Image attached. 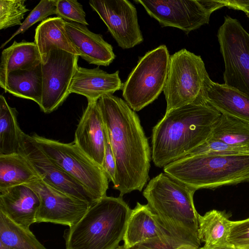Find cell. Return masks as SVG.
Instances as JSON below:
<instances>
[{"label":"cell","instance_id":"38","mask_svg":"<svg viewBox=\"0 0 249 249\" xmlns=\"http://www.w3.org/2000/svg\"><path fill=\"white\" fill-rule=\"evenodd\" d=\"M117 249H123L122 246H119Z\"/></svg>","mask_w":249,"mask_h":249},{"label":"cell","instance_id":"32","mask_svg":"<svg viewBox=\"0 0 249 249\" xmlns=\"http://www.w3.org/2000/svg\"><path fill=\"white\" fill-rule=\"evenodd\" d=\"M56 15L66 21L89 25L82 5L77 0H57Z\"/></svg>","mask_w":249,"mask_h":249},{"label":"cell","instance_id":"9","mask_svg":"<svg viewBox=\"0 0 249 249\" xmlns=\"http://www.w3.org/2000/svg\"><path fill=\"white\" fill-rule=\"evenodd\" d=\"M217 36L224 84L249 96V34L237 19L227 16Z\"/></svg>","mask_w":249,"mask_h":249},{"label":"cell","instance_id":"13","mask_svg":"<svg viewBox=\"0 0 249 249\" xmlns=\"http://www.w3.org/2000/svg\"><path fill=\"white\" fill-rule=\"evenodd\" d=\"M162 27L178 28L186 34L208 24L211 13L203 0H134Z\"/></svg>","mask_w":249,"mask_h":249},{"label":"cell","instance_id":"8","mask_svg":"<svg viewBox=\"0 0 249 249\" xmlns=\"http://www.w3.org/2000/svg\"><path fill=\"white\" fill-rule=\"evenodd\" d=\"M31 137L49 159L98 199L107 196L108 179L102 167L84 153L74 142L63 143L36 134Z\"/></svg>","mask_w":249,"mask_h":249},{"label":"cell","instance_id":"11","mask_svg":"<svg viewBox=\"0 0 249 249\" xmlns=\"http://www.w3.org/2000/svg\"><path fill=\"white\" fill-rule=\"evenodd\" d=\"M79 56L64 50H54L46 63L42 64V98L39 107L44 113L56 110L70 94Z\"/></svg>","mask_w":249,"mask_h":249},{"label":"cell","instance_id":"10","mask_svg":"<svg viewBox=\"0 0 249 249\" xmlns=\"http://www.w3.org/2000/svg\"><path fill=\"white\" fill-rule=\"evenodd\" d=\"M19 152L26 159L38 176L52 187L90 205L98 199L84 186L53 162L22 131Z\"/></svg>","mask_w":249,"mask_h":249},{"label":"cell","instance_id":"2","mask_svg":"<svg viewBox=\"0 0 249 249\" xmlns=\"http://www.w3.org/2000/svg\"><path fill=\"white\" fill-rule=\"evenodd\" d=\"M195 189L166 173L152 178L142 192L165 244L198 248V215L194 203Z\"/></svg>","mask_w":249,"mask_h":249},{"label":"cell","instance_id":"24","mask_svg":"<svg viewBox=\"0 0 249 249\" xmlns=\"http://www.w3.org/2000/svg\"><path fill=\"white\" fill-rule=\"evenodd\" d=\"M3 89L15 96L33 100L40 106L42 98V63L9 73Z\"/></svg>","mask_w":249,"mask_h":249},{"label":"cell","instance_id":"35","mask_svg":"<svg viewBox=\"0 0 249 249\" xmlns=\"http://www.w3.org/2000/svg\"><path fill=\"white\" fill-rule=\"evenodd\" d=\"M124 249V248H123ZM128 249H171L159 237L147 239Z\"/></svg>","mask_w":249,"mask_h":249},{"label":"cell","instance_id":"28","mask_svg":"<svg viewBox=\"0 0 249 249\" xmlns=\"http://www.w3.org/2000/svg\"><path fill=\"white\" fill-rule=\"evenodd\" d=\"M210 138L232 145L249 147V124L221 114L213 125Z\"/></svg>","mask_w":249,"mask_h":249},{"label":"cell","instance_id":"5","mask_svg":"<svg viewBox=\"0 0 249 249\" xmlns=\"http://www.w3.org/2000/svg\"><path fill=\"white\" fill-rule=\"evenodd\" d=\"M163 171L196 190L236 185L249 182V154L185 156Z\"/></svg>","mask_w":249,"mask_h":249},{"label":"cell","instance_id":"25","mask_svg":"<svg viewBox=\"0 0 249 249\" xmlns=\"http://www.w3.org/2000/svg\"><path fill=\"white\" fill-rule=\"evenodd\" d=\"M39 178L20 152L0 155V190L28 183Z\"/></svg>","mask_w":249,"mask_h":249},{"label":"cell","instance_id":"15","mask_svg":"<svg viewBox=\"0 0 249 249\" xmlns=\"http://www.w3.org/2000/svg\"><path fill=\"white\" fill-rule=\"evenodd\" d=\"M107 130L97 104L88 101L75 132L74 142L92 160L102 167Z\"/></svg>","mask_w":249,"mask_h":249},{"label":"cell","instance_id":"22","mask_svg":"<svg viewBox=\"0 0 249 249\" xmlns=\"http://www.w3.org/2000/svg\"><path fill=\"white\" fill-rule=\"evenodd\" d=\"M156 237H159L168 246L148 205L137 202L127 221L122 248L128 249L147 239Z\"/></svg>","mask_w":249,"mask_h":249},{"label":"cell","instance_id":"34","mask_svg":"<svg viewBox=\"0 0 249 249\" xmlns=\"http://www.w3.org/2000/svg\"><path fill=\"white\" fill-rule=\"evenodd\" d=\"M102 168L109 180L114 184L116 174V163L107 133L106 139L105 155Z\"/></svg>","mask_w":249,"mask_h":249},{"label":"cell","instance_id":"40","mask_svg":"<svg viewBox=\"0 0 249 249\" xmlns=\"http://www.w3.org/2000/svg\"><path fill=\"white\" fill-rule=\"evenodd\" d=\"M247 16H248V17L249 18V13L247 15Z\"/></svg>","mask_w":249,"mask_h":249},{"label":"cell","instance_id":"6","mask_svg":"<svg viewBox=\"0 0 249 249\" xmlns=\"http://www.w3.org/2000/svg\"><path fill=\"white\" fill-rule=\"evenodd\" d=\"M209 78L200 56L186 49L170 55L163 89L167 103L166 112L188 104L205 103L203 94Z\"/></svg>","mask_w":249,"mask_h":249},{"label":"cell","instance_id":"14","mask_svg":"<svg viewBox=\"0 0 249 249\" xmlns=\"http://www.w3.org/2000/svg\"><path fill=\"white\" fill-rule=\"evenodd\" d=\"M89 4L121 48H132L143 42L137 10L130 1L91 0Z\"/></svg>","mask_w":249,"mask_h":249},{"label":"cell","instance_id":"29","mask_svg":"<svg viewBox=\"0 0 249 249\" xmlns=\"http://www.w3.org/2000/svg\"><path fill=\"white\" fill-rule=\"evenodd\" d=\"M25 0H0V29L22 25L21 20L29 11Z\"/></svg>","mask_w":249,"mask_h":249},{"label":"cell","instance_id":"26","mask_svg":"<svg viewBox=\"0 0 249 249\" xmlns=\"http://www.w3.org/2000/svg\"><path fill=\"white\" fill-rule=\"evenodd\" d=\"M17 111L5 97L0 96V155L19 153L22 130L17 121Z\"/></svg>","mask_w":249,"mask_h":249},{"label":"cell","instance_id":"37","mask_svg":"<svg viewBox=\"0 0 249 249\" xmlns=\"http://www.w3.org/2000/svg\"><path fill=\"white\" fill-rule=\"evenodd\" d=\"M196 248L189 245H182L175 249H195Z\"/></svg>","mask_w":249,"mask_h":249},{"label":"cell","instance_id":"23","mask_svg":"<svg viewBox=\"0 0 249 249\" xmlns=\"http://www.w3.org/2000/svg\"><path fill=\"white\" fill-rule=\"evenodd\" d=\"M40 63V54L35 42L14 41L1 53L0 63L1 88H4L6 77L10 72L30 69Z\"/></svg>","mask_w":249,"mask_h":249},{"label":"cell","instance_id":"21","mask_svg":"<svg viewBox=\"0 0 249 249\" xmlns=\"http://www.w3.org/2000/svg\"><path fill=\"white\" fill-rule=\"evenodd\" d=\"M231 213L212 210L199 214L198 236L205 249H233L228 241Z\"/></svg>","mask_w":249,"mask_h":249},{"label":"cell","instance_id":"27","mask_svg":"<svg viewBox=\"0 0 249 249\" xmlns=\"http://www.w3.org/2000/svg\"><path fill=\"white\" fill-rule=\"evenodd\" d=\"M0 249H47L30 229L14 223L0 212Z\"/></svg>","mask_w":249,"mask_h":249},{"label":"cell","instance_id":"7","mask_svg":"<svg viewBox=\"0 0 249 249\" xmlns=\"http://www.w3.org/2000/svg\"><path fill=\"white\" fill-rule=\"evenodd\" d=\"M170 55L161 45L140 57L123 84V96L130 108L138 111L154 101L163 91Z\"/></svg>","mask_w":249,"mask_h":249},{"label":"cell","instance_id":"33","mask_svg":"<svg viewBox=\"0 0 249 249\" xmlns=\"http://www.w3.org/2000/svg\"><path fill=\"white\" fill-rule=\"evenodd\" d=\"M227 240L233 249H249V217L231 221Z\"/></svg>","mask_w":249,"mask_h":249},{"label":"cell","instance_id":"39","mask_svg":"<svg viewBox=\"0 0 249 249\" xmlns=\"http://www.w3.org/2000/svg\"><path fill=\"white\" fill-rule=\"evenodd\" d=\"M204 249V248H202V247H199V248H196V249Z\"/></svg>","mask_w":249,"mask_h":249},{"label":"cell","instance_id":"30","mask_svg":"<svg viewBox=\"0 0 249 249\" xmlns=\"http://www.w3.org/2000/svg\"><path fill=\"white\" fill-rule=\"evenodd\" d=\"M57 0H41L30 13L18 29L1 45L3 48L16 36L24 33L27 30L36 23L44 21L52 15H56V4Z\"/></svg>","mask_w":249,"mask_h":249},{"label":"cell","instance_id":"31","mask_svg":"<svg viewBox=\"0 0 249 249\" xmlns=\"http://www.w3.org/2000/svg\"><path fill=\"white\" fill-rule=\"evenodd\" d=\"M204 154L212 155L249 154V147L232 145L210 138L204 143L191 151L186 156Z\"/></svg>","mask_w":249,"mask_h":249},{"label":"cell","instance_id":"3","mask_svg":"<svg viewBox=\"0 0 249 249\" xmlns=\"http://www.w3.org/2000/svg\"><path fill=\"white\" fill-rule=\"evenodd\" d=\"M220 115L206 103L188 104L166 112L152 130L154 164L164 167L204 143Z\"/></svg>","mask_w":249,"mask_h":249},{"label":"cell","instance_id":"18","mask_svg":"<svg viewBox=\"0 0 249 249\" xmlns=\"http://www.w3.org/2000/svg\"><path fill=\"white\" fill-rule=\"evenodd\" d=\"M68 35L80 56L89 64L108 66L115 58L112 46L102 36L91 32L86 26L65 21Z\"/></svg>","mask_w":249,"mask_h":249},{"label":"cell","instance_id":"16","mask_svg":"<svg viewBox=\"0 0 249 249\" xmlns=\"http://www.w3.org/2000/svg\"><path fill=\"white\" fill-rule=\"evenodd\" d=\"M40 200L36 193L26 184L0 190V212L26 229L36 223Z\"/></svg>","mask_w":249,"mask_h":249},{"label":"cell","instance_id":"1","mask_svg":"<svg viewBox=\"0 0 249 249\" xmlns=\"http://www.w3.org/2000/svg\"><path fill=\"white\" fill-rule=\"evenodd\" d=\"M116 163L114 189L120 196L142 191L149 178L151 152L136 113L113 94L97 101Z\"/></svg>","mask_w":249,"mask_h":249},{"label":"cell","instance_id":"19","mask_svg":"<svg viewBox=\"0 0 249 249\" xmlns=\"http://www.w3.org/2000/svg\"><path fill=\"white\" fill-rule=\"evenodd\" d=\"M203 100L221 114L249 124V96L240 91L210 78L204 87Z\"/></svg>","mask_w":249,"mask_h":249},{"label":"cell","instance_id":"20","mask_svg":"<svg viewBox=\"0 0 249 249\" xmlns=\"http://www.w3.org/2000/svg\"><path fill=\"white\" fill-rule=\"evenodd\" d=\"M34 42L42 64L46 63L50 53L54 50H62L80 55L68 35L65 20L58 17L48 18L37 26Z\"/></svg>","mask_w":249,"mask_h":249},{"label":"cell","instance_id":"4","mask_svg":"<svg viewBox=\"0 0 249 249\" xmlns=\"http://www.w3.org/2000/svg\"><path fill=\"white\" fill-rule=\"evenodd\" d=\"M131 210L122 196L103 197L64 231L66 249H117Z\"/></svg>","mask_w":249,"mask_h":249},{"label":"cell","instance_id":"36","mask_svg":"<svg viewBox=\"0 0 249 249\" xmlns=\"http://www.w3.org/2000/svg\"><path fill=\"white\" fill-rule=\"evenodd\" d=\"M223 6L249 13V0H220Z\"/></svg>","mask_w":249,"mask_h":249},{"label":"cell","instance_id":"12","mask_svg":"<svg viewBox=\"0 0 249 249\" xmlns=\"http://www.w3.org/2000/svg\"><path fill=\"white\" fill-rule=\"evenodd\" d=\"M25 184L36 193L40 200L36 223H52L70 227L82 218L91 206L52 187L40 177Z\"/></svg>","mask_w":249,"mask_h":249},{"label":"cell","instance_id":"17","mask_svg":"<svg viewBox=\"0 0 249 249\" xmlns=\"http://www.w3.org/2000/svg\"><path fill=\"white\" fill-rule=\"evenodd\" d=\"M119 71L109 73L97 67L78 66L71 81L70 92L85 96L88 101H98L102 96L122 89Z\"/></svg>","mask_w":249,"mask_h":249}]
</instances>
